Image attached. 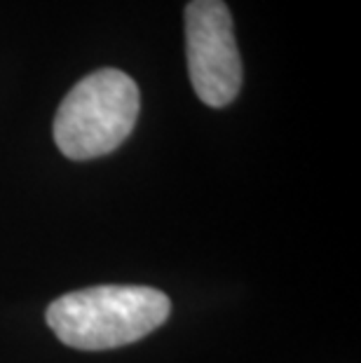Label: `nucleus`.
Returning <instances> with one entry per match:
<instances>
[{
    "label": "nucleus",
    "instance_id": "f03ea898",
    "mask_svg": "<svg viewBox=\"0 0 361 363\" xmlns=\"http://www.w3.org/2000/svg\"><path fill=\"white\" fill-rule=\"evenodd\" d=\"M141 94L118 68L82 78L61 101L55 118L57 148L68 160H94L118 150L139 120Z\"/></svg>",
    "mask_w": 361,
    "mask_h": 363
},
{
    "label": "nucleus",
    "instance_id": "f257e3e1",
    "mask_svg": "<svg viewBox=\"0 0 361 363\" xmlns=\"http://www.w3.org/2000/svg\"><path fill=\"white\" fill-rule=\"evenodd\" d=\"M172 300L152 286H91L57 298L48 323L61 342L84 352L132 345L169 319Z\"/></svg>",
    "mask_w": 361,
    "mask_h": 363
},
{
    "label": "nucleus",
    "instance_id": "7ed1b4c3",
    "mask_svg": "<svg viewBox=\"0 0 361 363\" xmlns=\"http://www.w3.org/2000/svg\"><path fill=\"white\" fill-rule=\"evenodd\" d=\"M188 73L199 101L223 108L242 87V59L233 14L223 0H190L186 7Z\"/></svg>",
    "mask_w": 361,
    "mask_h": 363
}]
</instances>
